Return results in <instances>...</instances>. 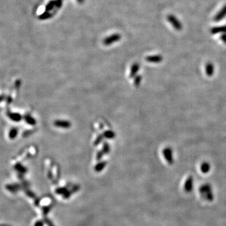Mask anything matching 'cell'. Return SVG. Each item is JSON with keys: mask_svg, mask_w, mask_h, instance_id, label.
Masks as SVG:
<instances>
[{"mask_svg": "<svg viewBox=\"0 0 226 226\" xmlns=\"http://www.w3.org/2000/svg\"><path fill=\"white\" fill-rule=\"evenodd\" d=\"M225 13H226V6L225 8H224V9L222 10V12H221L219 13L218 14V15L217 16V18L215 19L216 20H219L221 18H222L225 15Z\"/></svg>", "mask_w": 226, "mask_h": 226, "instance_id": "cell-11", "label": "cell"}, {"mask_svg": "<svg viewBox=\"0 0 226 226\" xmlns=\"http://www.w3.org/2000/svg\"><path fill=\"white\" fill-rule=\"evenodd\" d=\"M222 40H223V42H224V43L226 44V35H224V36L222 37Z\"/></svg>", "mask_w": 226, "mask_h": 226, "instance_id": "cell-16", "label": "cell"}, {"mask_svg": "<svg viewBox=\"0 0 226 226\" xmlns=\"http://www.w3.org/2000/svg\"><path fill=\"white\" fill-rule=\"evenodd\" d=\"M104 167V163H101L97 165L96 170H100L103 168Z\"/></svg>", "mask_w": 226, "mask_h": 226, "instance_id": "cell-14", "label": "cell"}, {"mask_svg": "<svg viewBox=\"0 0 226 226\" xmlns=\"http://www.w3.org/2000/svg\"><path fill=\"white\" fill-rule=\"evenodd\" d=\"M62 0H55V5L56 8H61L62 5Z\"/></svg>", "mask_w": 226, "mask_h": 226, "instance_id": "cell-12", "label": "cell"}, {"mask_svg": "<svg viewBox=\"0 0 226 226\" xmlns=\"http://www.w3.org/2000/svg\"><path fill=\"white\" fill-rule=\"evenodd\" d=\"M54 125L57 128L67 129L71 126V123L67 120H56L54 123Z\"/></svg>", "mask_w": 226, "mask_h": 226, "instance_id": "cell-3", "label": "cell"}, {"mask_svg": "<svg viewBox=\"0 0 226 226\" xmlns=\"http://www.w3.org/2000/svg\"><path fill=\"white\" fill-rule=\"evenodd\" d=\"M104 136L108 139H112L115 137V133L112 131H108L104 133Z\"/></svg>", "mask_w": 226, "mask_h": 226, "instance_id": "cell-8", "label": "cell"}, {"mask_svg": "<svg viewBox=\"0 0 226 226\" xmlns=\"http://www.w3.org/2000/svg\"><path fill=\"white\" fill-rule=\"evenodd\" d=\"M109 150V146L108 144H105L104 145V151L106 153H107Z\"/></svg>", "mask_w": 226, "mask_h": 226, "instance_id": "cell-15", "label": "cell"}, {"mask_svg": "<svg viewBox=\"0 0 226 226\" xmlns=\"http://www.w3.org/2000/svg\"><path fill=\"white\" fill-rule=\"evenodd\" d=\"M54 7H55V0H52V1H50L48 3L47 5H46L45 7V9H46V11L47 12H50L52 10L54 9Z\"/></svg>", "mask_w": 226, "mask_h": 226, "instance_id": "cell-7", "label": "cell"}, {"mask_svg": "<svg viewBox=\"0 0 226 226\" xmlns=\"http://www.w3.org/2000/svg\"><path fill=\"white\" fill-rule=\"evenodd\" d=\"M140 69V65L138 63H135L131 67V72H130V77H135V75H136V74L138 72V70Z\"/></svg>", "mask_w": 226, "mask_h": 226, "instance_id": "cell-6", "label": "cell"}, {"mask_svg": "<svg viewBox=\"0 0 226 226\" xmlns=\"http://www.w3.org/2000/svg\"><path fill=\"white\" fill-rule=\"evenodd\" d=\"M51 15H52L51 13H49V12L45 11L44 13H43L42 15H40L39 18L40 20H46V19L50 18L52 16Z\"/></svg>", "mask_w": 226, "mask_h": 226, "instance_id": "cell-9", "label": "cell"}, {"mask_svg": "<svg viewBox=\"0 0 226 226\" xmlns=\"http://www.w3.org/2000/svg\"><path fill=\"white\" fill-rule=\"evenodd\" d=\"M163 154L168 163L169 164H172L174 162V158H173V151L172 148L169 147L165 148L163 150Z\"/></svg>", "mask_w": 226, "mask_h": 226, "instance_id": "cell-2", "label": "cell"}, {"mask_svg": "<svg viewBox=\"0 0 226 226\" xmlns=\"http://www.w3.org/2000/svg\"><path fill=\"white\" fill-rule=\"evenodd\" d=\"M77 1L79 3H84V0H77Z\"/></svg>", "mask_w": 226, "mask_h": 226, "instance_id": "cell-17", "label": "cell"}, {"mask_svg": "<svg viewBox=\"0 0 226 226\" xmlns=\"http://www.w3.org/2000/svg\"><path fill=\"white\" fill-rule=\"evenodd\" d=\"M121 38V35L119 33H114L110 35V36L105 38L103 40V44L104 45L109 46L112 44L116 43V42H119Z\"/></svg>", "mask_w": 226, "mask_h": 226, "instance_id": "cell-1", "label": "cell"}, {"mask_svg": "<svg viewBox=\"0 0 226 226\" xmlns=\"http://www.w3.org/2000/svg\"><path fill=\"white\" fill-rule=\"evenodd\" d=\"M146 61L150 63H160L161 62H162V61H163V56L160 55L148 56L146 58Z\"/></svg>", "mask_w": 226, "mask_h": 226, "instance_id": "cell-4", "label": "cell"}, {"mask_svg": "<svg viewBox=\"0 0 226 226\" xmlns=\"http://www.w3.org/2000/svg\"><path fill=\"white\" fill-rule=\"evenodd\" d=\"M210 169V165L208 163H204L201 165V170L204 173L209 172Z\"/></svg>", "mask_w": 226, "mask_h": 226, "instance_id": "cell-10", "label": "cell"}, {"mask_svg": "<svg viewBox=\"0 0 226 226\" xmlns=\"http://www.w3.org/2000/svg\"><path fill=\"white\" fill-rule=\"evenodd\" d=\"M141 82V76H137L136 77V79L135 80V84L136 86H138Z\"/></svg>", "mask_w": 226, "mask_h": 226, "instance_id": "cell-13", "label": "cell"}, {"mask_svg": "<svg viewBox=\"0 0 226 226\" xmlns=\"http://www.w3.org/2000/svg\"><path fill=\"white\" fill-rule=\"evenodd\" d=\"M205 70H206V73L207 76H212L214 73V66L213 63L211 62L207 63L206 67H205Z\"/></svg>", "mask_w": 226, "mask_h": 226, "instance_id": "cell-5", "label": "cell"}]
</instances>
